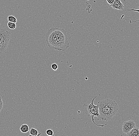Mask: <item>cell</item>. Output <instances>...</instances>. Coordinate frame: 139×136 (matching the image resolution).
<instances>
[{"label":"cell","instance_id":"cell-1","mask_svg":"<svg viewBox=\"0 0 139 136\" xmlns=\"http://www.w3.org/2000/svg\"><path fill=\"white\" fill-rule=\"evenodd\" d=\"M46 42L49 49L65 51L69 46L67 32L60 28H52L46 34Z\"/></svg>","mask_w":139,"mask_h":136},{"label":"cell","instance_id":"cell-2","mask_svg":"<svg viewBox=\"0 0 139 136\" xmlns=\"http://www.w3.org/2000/svg\"><path fill=\"white\" fill-rule=\"evenodd\" d=\"M99 113L102 121L111 120L118 110L116 102L111 99H106L98 102Z\"/></svg>","mask_w":139,"mask_h":136},{"label":"cell","instance_id":"cell-3","mask_svg":"<svg viewBox=\"0 0 139 136\" xmlns=\"http://www.w3.org/2000/svg\"><path fill=\"white\" fill-rule=\"evenodd\" d=\"M97 97H94L92 99L91 102L89 104H84L83 105V108L85 109V112L86 114L88 116H90L91 118L92 122L96 126H100L101 127H103L107 124L101 125V124H97L94 122V117L95 116L97 117V120H101L100 117V115L99 113V105L98 104L97 105H95L94 104V101L95 98H96Z\"/></svg>","mask_w":139,"mask_h":136},{"label":"cell","instance_id":"cell-4","mask_svg":"<svg viewBox=\"0 0 139 136\" xmlns=\"http://www.w3.org/2000/svg\"><path fill=\"white\" fill-rule=\"evenodd\" d=\"M10 39V32L4 29H0V47L2 53H6Z\"/></svg>","mask_w":139,"mask_h":136},{"label":"cell","instance_id":"cell-5","mask_svg":"<svg viewBox=\"0 0 139 136\" xmlns=\"http://www.w3.org/2000/svg\"><path fill=\"white\" fill-rule=\"evenodd\" d=\"M136 123L133 120H130L124 122L122 124V131L124 133H129L134 127Z\"/></svg>","mask_w":139,"mask_h":136},{"label":"cell","instance_id":"cell-6","mask_svg":"<svg viewBox=\"0 0 139 136\" xmlns=\"http://www.w3.org/2000/svg\"><path fill=\"white\" fill-rule=\"evenodd\" d=\"M110 6L113 9L119 10H122L125 8L124 5L120 0H115L114 3L111 4Z\"/></svg>","mask_w":139,"mask_h":136},{"label":"cell","instance_id":"cell-7","mask_svg":"<svg viewBox=\"0 0 139 136\" xmlns=\"http://www.w3.org/2000/svg\"><path fill=\"white\" fill-rule=\"evenodd\" d=\"M127 136H139V127L135 126L126 134Z\"/></svg>","mask_w":139,"mask_h":136},{"label":"cell","instance_id":"cell-8","mask_svg":"<svg viewBox=\"0 0 139 136\" xmlns=\"http://www.w3.org/2000/svg\"><path fill=\"white\" fill-rule=\"evenodd\" d=\"M20 131L23 133H26L29 131V126L27 124H24L22 125L20 128Z\"/></svg>","mask_w":139,"mask_h":136},{"label":"cell","instance_id":"cell-9","mask_svg":"<svg viewBox=\"0 0 139 136\" xmlns=\"http://www.w3.org/2000/svg\"><path fill=\"white\" fill-rule=\"evenodd\" d=\"M39 133L37 129L34 128H31L30 130V134L34 136H37Z\"/></svg>","mask_w":139,"mask_h":136},{"label":"cell","instance_id":"cell-10","mask_svg":"<svg viewBox=\"0 0 139 136\" xmlns=\"http://www.w3.org/2000/svg\"><path fill=\"white\" fill-rule=\"evenodd\" d=\"M8 22H14V23H16L17 22V19L15 17L12 15H10L8 17Z\"/></svg>","mask_w":139,"mask_h":136},{"label":"cell","instance_id":"cell-11","mask_svg":"<svg viewBox=\"0 0 139 136\" xmlns=\"http://www.w3.org/2000/svg\"><path fill=\"white\" fill-rule=\"evenodd\" d=\"M7 25L8 28H9L10 29H15L16 27V23H14V22H8Z\"/></svg>","mask_w":139,"mask_h":136},{"label":"cell","instance_id":"cell-12","mask_svg":"<svg viewBox=\"0 0 139 136\" xmlns=\"http://www.w3.org/2000/svg\"><path fill=\"white\" fill-rule=\"evenodd\" d=\"M46 134L49 136H52L54 135L53 131L51 129H48L47 130L46 132Z\"/></svg>","mask_w":139,"mask_h":136},{"label":"cell","instance_id":"cell-13","mask_svg":"<svg viewBox=\"0 0 139 136\" xmlns=\"http://www.w3.org/2000/svg\"><path fill=\"white\" fill-rule=\"evenodd\" d=\"M51 68L53 70L56 71L58 69V66L57 64L56 63L52 64L51 65Z\"/></svg>","mask_w":139,"mask_h":136},{"label":"cell","instance_id":"cell-14","mask_svg":"<svg viewBox=\"0 0 139 136\" xmlns=\"http://www.w3.org/2000/svg\"><path fill=\"white\" fill-rule=\"evenodd\" d=\"M3 107V102L2 97L1 96H0V113L2 111Z\"/></svg>","mask_w":139,"mask_h":136},{"label":"cell","instance_id":"cell-15","mask_svg":"<svg viewBox=\"0 0 139 136\" xmlns=\"http://www.w3.org/2000/svg\"><path fill=\"white\" fill-rule=\"evenodd\" d=\"M128 11H136V12H138L139 13V10H136V9H131V10H127ZM139 22V19L138 20H136V21H131L130 20V23H133V22ZM137 26L139 27V24L137 25Z\"/></svg>","mask_w":139,"mask_h":136},{"label":"cell","instance_id":"cell-16","mask_svg":"<svg viewBox=\"0 0 139 136\" xmlns=\"http://www.w3.org/2000/svg\"><path fill=\"white\" fill-rule=\"evenodd\" d=\"M106 1L108 3L111 5V4H112L114 3L115 0H106Z\"/></svg>","mask_w":139,"mask_h":136},{"label":"cell","instance_id":"cell-17","mask_svg":"<svg viewBox=\"0 0 139 136\" xmlns=\"http://www.w3.org/2000/svg\"><path fill=\"white\" fill-rule=\"evenodd\" d=\"M41 135V133L40 132L39 133V134H38V135H37V136H34V135H31V134H30L29 135V136H40V135Z\"/></svg>","mask_w":139,"mask_h":136},{"label":"cell","instance_id":"cell-18","mask_svg":"<svg viewBox=\"0 0 139 136\" xmlns=\"http://www.w3.org/2000/svg\"><path fill=\"white\" fill-rule=\"evenodd\" d=\"M0 54H2V51H1V47H0Z\"/></svg>","mask_w":139,"mask_h":136},{"label":"cell","instance_id":"cell-19","mask_svg":"<svg viewBox=\"0 0 139 136\" xmlns=\"http://www.w3.org/2000/svg\"><path fill=\"white\" fill-rule=\"evenodd\" d=\"M86 1H90V0H86Z\"/></svg>","mask_w":139,"mask_h":136},{"label":"cell","instance_id":"cell-20","mask_svg":"<svg viewBox=\"0 0 139 136\" xmlns=\"http://www.w3.org/2000/svg\"><path fill=\"white\" fill-rule=\"evenodd\" d=\"M54 136V135H53V136Z\"/></svg>","mask_w":139,"mask_h":136}]
</instances>
